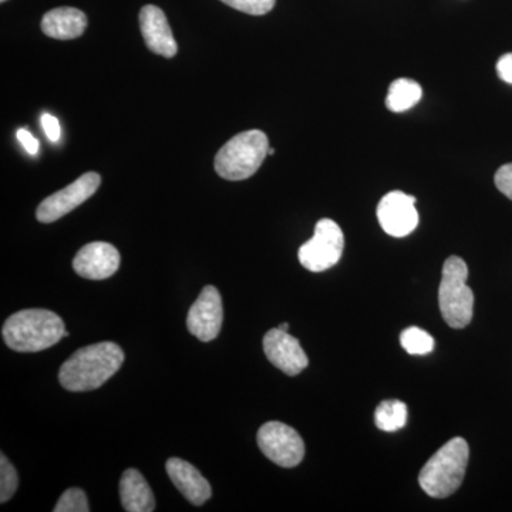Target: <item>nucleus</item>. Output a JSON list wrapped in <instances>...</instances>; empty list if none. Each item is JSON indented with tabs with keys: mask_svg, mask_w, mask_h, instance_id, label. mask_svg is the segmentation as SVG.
I'll list each match as a JSON object with an SVG mask.
<instances>
[{
	"mask_svg": "<svg viewBox=\"0 0 512 512\" xmlns=\"http://www.w3.org/2000/svg\"><path fill=\"white\" fill-rule=\"evenodd\" d=\"M124 352L113 342H101L74 352L60 367L59 382L69 392L99 389L119 372Z\"/></svg>",
	"mask_w": 512,
	"mask_h": 512,
	"instance_id": "nucleus-1",
	"label": "nucleus"
},
{
	"mask_svg": "<svg viewBox=\"0 0 512 512\" xmlns=\"http://www.w3.org/2000/svg\"><path fill=\"white\" fill-rule=\"evenodd\" d=\"M64 333L63 319L46 309H25L13 313L2 329L8 348L22 353L52 348L64 338Z\"/></svg>",
	"mask_w": 512,
	"mask_h": 512,
	"instance_id": "nucleus-2",
	"label": "nucleus"
},
{
	"mask_svg": "<svg viewBox=\"0 0 512 512\" xmlns=\"http://www.w3.org/2000/svg\"><path fill=\"white\" fill-rule=\"evenodd\" d=\"M470 458V448L463 437L451 439L421 468L419 483L433 498H447L463 483Z\"/></svg>",
	"mask_w": 512,
	"mask_h": 512,
	"instance_id": "nucleus-3",
	"label": "nucleus"
},
{
	"mask_svg": "<svg viewBox=\"0 0 512 512\" xmlns=\"http://www.w3.org/2000/svg\"><path fill=\"white\" fill-rule=\"evenodd\" d=\"M269 151L268 136L249 130L232 137L215 157V171L228 181H242L261 168Z\"/></svg>",
	"mask_w": 512,
	"mask_h": 512,
	"instance_id": "nucleus-4",
	"label": "nucleus"
},
{
	"mask_svg": "<svg viewBox=\"0 0 512 512\" xmlns=\"http://www.w3.org/2000/svg\"><path fill=\"white\" fill-rule=\"evenodd\" d=\"M468 268L460 256H450L443 265L439 288V306L450 328L464 329L474 313V293L467 285Z\"/></svg>",
	"mask_w": 512,
	"mask_h": 512,
	"instance_id": "nucleus-5",
	"label": "nucleus"
},
{
	"mask_svg": "<svg viewBox=\"0 0 512 512\" xmlns=\"http://www.w3.org/2000/svg\"><path fill=\"white\" fill-rule=\"evenodd\" d=\"M345 235L335 221L323 218L315 227V234L299 248V262L311 272H323L335 266L342 258Z\"/></svg>",
	"mask_w": 512,
	"mask_h": 512,
	"instance_id": "nucleus-6",
	"label": "nucleus"
},
{
	"mask_svg": "<svg viewBox=\"0 0 512 512\" xmlns=\"http://www.w3.org/2000/svg\"><path fill=\"white\" fill-rule=\"evenodd\" d=\"M258 446L279 467L299 466L305 457V443L298 431L281 421H268L258 431Z\"/></svg>",
	"mask_w": 512,
	"mask_h": 512,
	"instance_id": "nucleus-7",
	"label": "nucleus"
},
{
	"mask_svg": "<svg viewBox=\"0 0 512 512\" xmlns=\"http://www.w3.org/2000/svg\"><path fill=\"white\" fill-rule=\"evenodd\" d=\"M100 184L99 174H83L74 183L40 202L36 211L37 221L43 222V224H52V222L60 220L64 215L76 210L79 205L93 197L94 192L99 190Z\"/></svg>",
	"mask_w": 512,
	"mask_h": 512,
	"instance_id": "nucleus-8",
	"label": "nucleus"
},
{
	"mask_svg": "<svg viewBox=\"0 0 512 512\" xmlns=\"http://www.w3.org/2000/svg\"><path fill=\"white\" fill-rule=\"evenodd\" d=\"M416 198L402 191H392L384 195L377 205V220L386 234L403 238L419 227V212Z\"/></svg>",
	"mask_w": 512,
	"mask_h": 512,
	"instance_id": "nucleus-9",
	"label": "nucleus"
},
{
	"mask_svg": "<svg viewBox=\"0 0 512 512\" xmlns=\"http://www.w3.org/2000/svg\"><path fill=\"white\" fill-rule=\"evenodd\" d=\"M224 322L222 298L215 286H205L187 316V328L201 342H211L220 335Z\"/></svg>",
	"mask_w": 512,
	"mask_h": 512,
	"instance_id": "nucleus-10",
	"label": "nucleus"
},
{
	"mask_svg": "<svg viewBox=\"0 0 512 512\" xmlns=\"http://www.w3.org/2000/svg\"><path fill=\"white\" fill-rule=\"evenodd\" d=\"M264 352L269 362L288 376H298L309 365L308 356L299 340L279 328L266 333Z\"/></svg>",
	"mask_w": 512,
	"mask_h": 512,
	"instance_id": "nucleus-11",
	"label": "nucleus"
},
{
	"mask_svg": "<svg viewBox=\"0 0 512 512\" xmlns=\"http://www.w3.org/2000/svg\"><path fill=\"white\" fill-rule=\"evenodd\" d=\"M120 252L109 242L84 245L73 259L76 274L90 281H103L119 271Z\"/></svg>",
	"mask_w": 512,
	"mask_h": 512,
	"instance_id": "nucleus-12",
	"label": "nucleus"
},
{
	"mask_svg": "<svg viewBox=\"0 0 512 512\" xmlns=\"http://www.w3.org/2000/svg\"><path fill=\"white\" fill-rule=\"evenodd\" d=\"M140 29L151 52L167 59L177 55L178 45L167 16L158 6L147 5L140 12Z\"/></svg>",
	"mask_w": 512,
	"mask_h": 512,
	"instance_id": "nucleus-13",
	"label": "nucleus"
},
{
	"mask_svg": "<svg viewBox=\"0 0 512 512\" xmlns=\"http://www.w3.org/2000/svg\"><path fill=\"white\" fill-rule=\"evenodd\" d=\"M168 477L171 478L177 490L195 507L207 503L212 495L211 484L188 461L181 458H170L165 464Z\"/></svg>",
	"mask_w": 512,
	"mask_h": 512,
	"instance_id": "nucleus-14",
	"label": "nucleus"
},
{
	"mask_svg": "<svg viewBox=\"0 0 512 512\" xmlns=\"http://www.w3.org/2000/svg\"><path fill=\"white\" fill-rule=\"evenodd\" d=\"M87 18L76 8H57L47 12L42 19V30L46 36L57 40L77 39L86 32Z\"/></svg>",
	"mask_w": 512,
	"mask_h": 512,
	"instance_id": "nucleus-15",
	"label": "nucleus"
},
{
	"mask_svg": "<svg viewBox=\"0 0 512 512\" xmlns=\"http://www.w3.org/2000/svg\"><path fill=\"white\" fill-rule=\"evenodd\" d=\"M120 498L128 512H151L156 510V500L146 478L136 468L124 471L120 480Z\"/></svg>",
	"mask_w": 512,
	"mask_h": 512,
	"instance_id": "nucleus-16",
	"label": "nucleus"
},
{
	"mask_svg": "<svg viewBox=\"0 0 512 512\" xmlns=\"http://www.w3.org/2000/svg\"><path fill=\"white\" fill-rule=\"evenodd\" d=\"M421 96H423V90L419 83L409 79H397L390 84L386 106L393 113H403L416 106Z\"/></svg>",
	"mask_w": 512,
	"mask_h": 512,
	"instance_id": "nucleus-17",
	"label": "nucleus"
},
{
	"mask_svg": "<svg viewBox=\"0 0 512 512\" xmlns=\"http://www.w3.org/2000/svg\"><path fill=\"white\" fill-rule=\"evenodd\" d=\"M377 429L393 433L403 429L407 423V406L400 400H384L375 412Z\"/></svg>",
	"mask_w": 512,
	"mask_h": 512,
	"instance_id": "nucleus-18",
	"label": "nucleus"
},
{
	"mask_svg": "<svg viewBox=\"0 0 512 512\" xmlns=\"http://www.w3.org/2000/svg\"><path fill=\"white\" fill-rule=\"evenodd\" d=\"M400 343L409 355H429L434 349V339L430 333L416 326L403 330Z\"/></svg>",
	"mask_w": 512,
	"mask_h": 512,
	"instance_id": "nucleus-19",
	"label": "nucleus"
},
{
	"mask_svg": "<svg viewBox=\"0 0 512 512\" xmlns=\"http://www.w3.org/2000/svg\"><path fill=\"white\" fill-rule=\"evenodd\" d=\"M18 473L5 454L0 456V503L5 504L18 490Z\"/></svg>",
	"mask_w": 512,
	"mask_h": 512,
	"instance_id": "nucleus-20",
	"label": "nucleus"
},
{
	"mask_svg": "<svg viewBox=\"0 0 512 512\" xmlns=\"http://www.w3.org/2000/svg\"><path fill=\"white\" fill-rule=\"evenodd\" d=\"M55 512H89V501L87 495L80 488H69L57 501Z\"/></svg>",
	"mask_w": 512,
	"mask_h": 512,
	"instance_id": "nucleus-21",
	"label": "nucleus"
},
{
	"mask_svg": "<svg viewBox=\"0 0 512 512\" xmlns=\"http://www.w3.org/2000/svg\"><path fill=\"white\" fill-rule=\"evenodd\" d=\"M239 12L252 16H262L275 8L276 0H221Z\"/></svg>",
	"mask_w": 512,
	"mask_h": 512,
	"instance_id": "nucleus-22",
	"label": "nucleus"
},
{
	"mask_svg": "<svg viewBox=\"0 0 512 512\" xmlns=\"http://www.w3.org/2000/svg\"><path fill=\"white\" fill-rule=\"evenodd\" d=\"M495 187L512 201V163L501 165L494 175Z\"/></svg>",
	"mask_w": 512,
	"mask_h": 512,
	"instance_id": "nucleus-23",
	"label": "nucleus"
},
{
	"mask_svg": "<svg viewBox=\"0 0 512 512\" xmlns=\"http://www.w3.org/2000/svg\"><path fill=\"white\" fill-rule=\"evenodd\" d=\"M42 127L50 141H53V143L59 141L60 134H62V128H60L59 120H57L55 116L43 114Z\"/></svg>",
	"mask_w": 512,
	"mask_h": 512,
	"instance_id": "nucleus-24",
	"label": "nucleus"
},
{
	"mask_svg": "<svg viewBox=\"0 0 512 512\" xmlns=\"http://www.w3.org/2000/svg\"><path fill=\"white\" fill-rule=\"evenodd\" d=\"M16 137H18V140L20 141V144H22L23 147H25V150L28 151L29 154H32V156H35L37 154V151H39V141L36 140L35 137H33V134L30 133V131L25 130V128H20L18 130V133H16Z\"/></svg>",
	"mask_w": 512,
	"mask_h": 512,
	"instance_id": "nucleus-25",
	"label": "nucleus"
},
{
	"mask_svg": "<svg viewBox=\"0 0 512 512\" xmlns=\"http://www.w3.org/2000/svg\"><path fill=\"white\" fill-rule=\"evenodd\" d=\"M497 73L503 82L512 84V53L500 57L497 63Z\"/></svg>",
	"mask_w": 512,
	"mask_h": 512,
	"instance_id": "nucleus-26",
	"label": "nucleus"
},
{
	"mask_svg": "<svg viewBox=\"0 0 512 512\" xmlns=\"http://www.w3.org/2000/svg\"><path fill=\"white\" fill-rule=\"evenodd\" d=\"M279 329L284 330V332H288L289 330V323H281V325L278 326Z\"/></svg>",
	"mask_w": 512,
	"mask_h": 512,
	"instance_id": "nucleus-27",
	"label": "nucleus"
},
{
	"mask_svg": "<svg viewBox=\"0 0 512 512\" xmlns=\"http://www.w3.org/2000/svg\"><path fill=\"white\" fill-rule=\"evenodd\" d=\"M275 150L274 148L269 147L268 156H274Z\"/></svg>",
	"mask_w": 512,
	"mask_h": 512,
	"instance_id": "nucleus-28",
	"label": "nucleus"
},
{
	"mask_svg": "<svg viewBox=\"0 0 512 512\" xmlns=\"http://www.w3.org/2000/svg\"><path fill=\"white\" fill-rule=\"evenodd\" d=\"M0 2H6V0H0Z\"/></svg>",
	"mask_w": 512,
	"mask_h": 512,
	"instance_id": "nucleus-29",
	"label": "nucleus"
}]
</instances>
